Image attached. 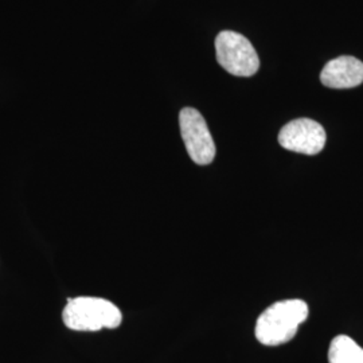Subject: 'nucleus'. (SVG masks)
Returning <instances> with one entry per match:
<instances>
[{
	"instance_id": "nucleus-7",
	"label": "nucleus",
	"mask_w": 363,
	"mask_h": 363,
	"mask_svg": "<svg viewBox=\"0 0 363 363\" xmlns=\"http://www.w3.org/2000/svg\"><path fill=\"white\" fill-rule=\"evenodd\" d=\"M328 363H363V349L347 335H337L328 349Z\"/></svg>"
},
{
	"instance_id": "nucleus-6",
	"label": "nucleus",
	"mask_w": 363,
	"mask_h": 363,
	"mask_svg": "<svg viewBox=\"0 0 363 363\" xmlns=\"http://www.w3.org/2000/svg\"><path fill=\"white\" fill-rule=\"evenodd\" d=\"M322 84L331 89H351L363 82V62L351 55H342L327 62L320 73Z\"/></svg>"
},
{
	"instance_id": "nucleus-4",
	"label": "nucleus",
	"mask_w": 363,
	"mask_h": 363,
	"mask_svg": "<svg viewBox=\"0 0 363 363\" xmlns=\"http://www.w3.org/2000/svg\"><path fill=\"white\" fill-rule=\"evenodd\" d=\"M179 127L191 160L199 166L210 164L216 157V144L203 116L194 108H183L179 113Z\"/></svg>"
},
{
	"instance_id": "nucleus-1",
	"label": "nucleus",
	"mask_w": 363,
	"mask_h": 363,
	"mask_svg": "<svg viewBox=\"0 0 363 363\" xmlns=\"http://www.w3.org/2000/svg\"><path fill=\"white\" fill-rule=\"evenodd\" d=\"M308 318V306L298 298L281 300L262 312L256 323V337L265 346H280L292 340L298 325Z\"/></svg>"
},
{
	"instance_id": "nucleus-3",
	"label": "nucleus",
	"mask_w": 363,
	"mask_h": 363,
	"mask_svg": "<svg viewBox=\"0 0 363 363\" xmlns=\"http://www.w3.org/2000/svg\"><path fill=\"white\" fill-rule=\"evenodd\" d=\"M217 61L228 73L237 77H252L259 69V55L242 34L225 30L216 38Z\"/></svg>"
},
{
	"instance_id": "nucleus-5",
	"label": "nucleus",
	"mask_w": 363,
	"mask_h": 363,
	"mask_svg": "<svg viewBox=\"0 0 363 363\" xmlns=\"http://www.w3.org/2000/svg\"><path fill=\"white\" fill-rule=\"evenodd\" d=\"M325 128L311 118L292 120L279 133L283 148L303 155H318L325 148Z\"/></svg>"
},
{
	"instance_id": "nucleus-2",
	"label": "nucleus",
	"mask_w": 363,
	"mask_h": 363,
	"mask_svg": "<svg viewBox=\"0 0 363 363\" xmlns=\"http://www.w3.org/2000/svg\"><path fill=\"white\" fill-rule=\"evenodd\" d=\"M62 319L67 328L74 331H100L101 328H117L123 315L116 306L101 298H67Z\"/></svg>"
}]
</instances>
